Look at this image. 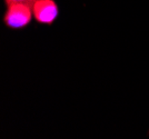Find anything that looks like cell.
Instances as JSON below:
<instances>
[{
  "instance_id": "6da1fadb",
  "label": "cell",
  "mask_w": 149,
  "mask_h": 139,
  "mask_svg": "<svg viewBox=\"0 0 149 139\" xmlns=\"http://www.w3.org/2000/svg\"><path fill=\"white\" fill-rule=\"evenodd\" d=\"M7 11L5 13V24L10 28H22L27 26L32 17V8L22 3H13L7 6Z\"/></svg>"
},
{
  "instance_id": "7a4b0ae2",
  "label": "cell",
  "mask_w": 149,
  "mask_h": 139,
  "mask_svg": "<svg viewBox=\"0 0 149 139\" xmlns=\"http://www.w3.org/2000/svg\"><path fill=\"white\" fill-rule=\"evenodd\" d=\"M32 13L38 22L49 25L56 19L58 8L54 0H38L32 6Z\"/></svg>"
},
{
  "instance_id": "3957f363",
  "label": "cell",
  "mask_w": 149,
  "mask_h": 139,
  "mask_svg": "<svg viewBox=\"0 0 149 139\" xmlns=\"http://www.w3.org/2000/svg\"><path fill=\"white\" fill-rule=\"evenodd\" d=\"M38 0H5L7 6L9 5H13V3H22V5H27L32 8V6L37 2Z\"/></svg>"
}]
</instances>
